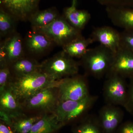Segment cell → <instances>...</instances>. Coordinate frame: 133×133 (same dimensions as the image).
I'll list each match as a JSON object with an SVG mask.
<instances>
[{"label": "cell", "instance_id": "6da1fadb", "mask_svg": "<svg viewBox=\"0 0 133 133\" xmlns=\"http://www.w3.org/2000/svg\"><path fill=\"white\" fill-rule=\"evenodd\" d=\"M59 81H53L39 71L28 75L16 77L14 80L9 85L17 98L22 102L43 89L50 87L57 88Z\"/></svg>", "mask_w": 133, "mask_h": 133}, {"label": "cell", "instance_id": "7a4b0ae2", "mask_svg": "<svg viewBox=\"0 0 133 133\" xmlns=\"http://www.w3.org/2000/svg\"><path fill=\"white\" fill-rule=\"evenodd\" d=\"M115 52L99 44L88 49L81 58L80 63L87 75L100 79L109 72L114 60Z\"/></svg>", "mask_w": 133, "mask_h": 133}, {"label": "cell", "instance_id": "3957f363", "mask_svg": "<svg viewBox=\"0 0 133 133\" xmlns=\"http://www.w3.org/2000/svg\"><path fill=\"white\" fill-rule=\"evenodd\" d=\"M41 64L40 71L55 81L77 75L80 65L63 50Z\"/></svg>", "mask_w": 133, "mask_h": 133}, {"label": "cell", "instance_id": "277c9868", "mask_svg": "<svg viewBox=\"0 0 133 133\" xmlns=\"http://www.w3.org/2000/svg\"><path fill=\"white\" fill-rule=\"evenodd\" d=\"M97 98V96L90 95L80 100L58 101L53 113L64 126L79 120V118L91 109Z\"/></svg>", "mask_w": 133, "mask_h": 133}, {"label": "cell", "instance_id": "5b68a950", "mask_svg": "<svg viewBox=\"0 0 133 133\" xmlns=\"http://www.w3.org/2000/svg\"><path fill=\"white\" fill-rule=\"evenodd\" d=\"M33 29L45 34L55 44L62 48L83 36L82 31L71 26L63 15L47 26Z\"/></svg>", "mask_w": 133, "mask_h": 133}, {"label": "cell", "instance_id": "8992f818", "mask_svg": "<svg viewBox=\"0 0 133 133\" xmlns=\"http://www.w3.org/2000/svg\"><path fill=\"white\" fill-rule=\"evenodd\" d=\"M57 88L58 101L80 100L90 95L85 78L77 74L60 79Z\"/></svg>", "mask_w": 133, "mask_h": 133}, {"label": "cell", "instance_id": "52a82bcc", "mask_svg": "<svg viewBox=\"0 0 133 133\" xmlns=\"http://www.w3.org/2000/svg\"><path fill=\"white\" fill-rule=\"evenodd\" d=\"M103 87V95L108 104L125 105L127 97L124 78L115 74H107Z\"/></svg>", "mask_w": 133, "mask_h": 133}, {"label": "cell", "instance_id": "ba28073f", "mask_svg": "<svg viewBox=\"0 0 133 133\" xmlns=\"http://www.w3.org/2000/svg\"><path fill=\"white\" fill-rule=\"evenodd\" d=\"M24 40L16 31L5 38L0 45V64L9 65L24 56Z\"/></svg>", "mask_w": 133, "mask_h": 133}, {"label": "cell", "instance_id": "9c48e42d", "mask_svg": "<svg viewBox=\"0 0 133 133\" xmlns=\"http://www.w3.org/2000/svg\"><path fill=\"white\" fill-rule=\"evenodd\" d=\"M41 0H1V8L12 15L17 21H26L38 10Z\"/></svg>", "mask_w": 133, "mask_h": 133}, {"label": "cell", "instance_id": "30bf717a", "mask_svg": "<svg viewBox=\"0 0 133 133\" xmlns=\"http://www.w3.org/2000/svg\"><path fill=\"white\" fill-rule=\"evenodd\" d=\"M55 87L43 89L36 93L21 104L28 109H40L53 113L58 102V94L55 92Z\"/></svg>", "mask_w": 133, "mask_h": 133}, {"label": "cell", "instance_id": "8fae6325", "mask_svg": "<svg viewBox=\"0 0 133 133\" xmlns=\"http://www.w3.org/2000/svg\"><path fill=\"white\" fill-rule=\"evenodd\" d=\"M97 118L103 133H116L123 118V113L116 105L108 104L100 110Z\"/></svg>", "mask_w": 133, "mask_h": 133}, {"label": "cell", "instance_id": "7c38bea8", "mask_svg": "<svg viewBox=\"0 0 133 133\" xmlns=\"http://www.w3.org/2000/svg\"><path fill=\"white\" fill-rule=\"evenodd\" d=\"M133 74V52L121 44L115 53L113 63L107 75L115 74L124 78Z\"/></svg>", "mask_w": 133, "mask_h": 133}, {"label": "cell", "instance_id": "4fadbf2b", "mask_svg": "<svg viewBox=\"0 0 133 133\" xmlns=\"http://www.w3.org/2000/svg\"><path fill=\"white\" fill-rule=\"evenodd\" d=\"M24 42V48L36 56L45 54L55 44L45 34L33 29L26 35Z\"/></svg>", "mask_w": 133, "mask_h": 133}, {"label": "cell", "instance_id": "5bb4252c", "mask_svg": "<svg viewBox=\"0 0 133 133\" xmlns=\"http://www.w3.org/2000/svg\"><path fill=\"white\" fill-rule=\"evenodd\" d=\"M90 37L94 42H98L115 53L121 44L120 33L109 26L96 28L92 32Z\"/></svg>", "mask_w": 133, "mask_h": 133}, {"label": "cell", "instance_id": "9a60e30c", "mask_svg": "<svg viewBox=\"0 0 133 133\" xmlns=\"http://www.w3.org/2000/svg\"><path fill=\"white\" fill-rule=\"evenodd\" d=\"M0 109L1 112L7 115L11 119L24 115L22 106L14 94L9 85L0 93Z\"/></svg>", "mask_w": 133, "mask_h": 133}, {"label": "cell", "instance_id": "2e32d148", "mask_svg": "<svg viewBox=\"0 0 133 133\" xmlns=\"http://www.w3.org/2000/svg\"><path fill=\"white\" fill-rule=\"evenodd\" d=\"M106 11L115 26L124 30H133V8L109 6L106 7Z\"/></svg>", "mask_w": 133, "mask_h": 133}, {"label": "cell", "instance_id": "e0dca14e", "mask_svg": "<svg viewBox=\"0 0 133 133\" xmlns=\"http://www.w3.org/2000/svg\"><path fill=\"white\" fill-rule=\"evenodd\" d=\"M77 0H72L70 6L65 8L63 15L74 28L82 31L90 21L91 15L87 10L77 8Z\"/></svg>", "mask_w": 133, "mask_h": 133}, {"label": "cell", "instance_id": "ac0fdd59", "mask_svg": "<svg viewBox=\"0 0 133 133\" xmlns=\"http://www.w3.org/2000/svg\"><path fill=\"white\" fill-rule=\"evenodd\" d=\"M63 127L53 113L45 114L34 124L30 133H55Z\"/></svg>", "mask_w": 133, "mask_h": 133}, {"label": "cell", "instance_id": "d6986e66", "mask_svg": "<svg viewBox=\"0 0 133 133\" xmlns=\"http://www.w3.org/2000/svg\"><path fill=\"white\" fill-rule=\"evenodd\" d=\"M41 64L36 59L23 57L10 65L16 77L31 74L40 71Z\"/></svg>", "mask_w": 133, "mask_h": 133}, {"label": "cell", "instance_id": "ffe728a7", "mask_svg": "<svg viewBox=\"0 0 133 133\" xmlns=\"http://www.w3.org/2000/svg\"><path fill=\"white\" fill-rule=\"evenodd\" d=\"M60 16L56 8L52 7L35 12L29 21L32 29L38 28L50 24Z\"/></svg>", "mask_w": 133, "mask_h": 133}, {"label": "cell", "instance_id": "44dd1931", "mask_svg": "<svg viewBox=\"0 0 133 133\" xmlns=\"http://www.w3.org/2000/svg\"><path fill=\"white\" fill-rule=\"evenodd\" d=\"M93 42L90 37L86 38L82 36L63 47L62 50L73 58H81L88 50V46Z\"/></svg>", "mask_w": 133, "mask_h": 133}, {"label": "cell", "instance_id": "7402d4cb", "mask_svg": "<svg viewBox=\"0 0 133 133\" xmlns=\"http://www.w3.org/2000/svg\"><path fill=\"white\" fill-rule=\"evenodd\" d=\"M72 133H103L97 118L86 116L80 119L72 126Z\"/></svg>", "mask_w": 133, "mask_h": 133}, {"label": "cell", "instance_id": "603a6c76", "mask_svg": "<svg viewBox=\"0 0 133 133\" xmlns=\"http://www.w3.org/2000/svg\"><path fill=\"white\" fill-rule=\"evenodd\" d=\"M17 20L12 15L1 8L0 36L6 38L15 32Z\"/></svg>", "mask_w": 133, "mask_h": 133}, {"label": "cell", "instance_id": "cb8c5ba5", "mask_svg": "<svg viewBox=\"0 0 133 133\" xmlns=\"http://www.w3.org/2000/svg\"><path fill=\"white\" fill-rule=\"evenodd\" d=\"M42 116L28 117L25 115L12 119V127L15 133H30L34 124Z\"/></svg>", "mask_w": 133, "mask_h": 133}, {"label": "cell", "instance_id": "d4e9b609", "mask_svg": "<svg viewBox=\"0 0 133 133\" xmlns=\"http://www.w3.org/2000/svg\"><path fill=\"white\" fill-rule=\"evenodd\" d=\"M11 76L9 65L6 64H0V93L4 90L9 84Z\"/></svg>", "mask_w": 133, "mask_h": 133}, {"label": "cell", "instance_id": "484cf974", "mask_svg": "<svg viewBox=\"0 0 133 133\" xmlns=\"http://www.w3.org/2000/svg\"><path fill=\"white\" fill-rule=\"evenodd\" d=\"M99 4L107 7L130 8L133 6V0H97Z\"/></svg>", "mask_w": 133, "mask_h": 133}, {"label": "cell", "instance_id": "4316f807", "mask_svg": "<svg viewBox=\"0 0 133 133\" xmlns=\"http://www.w3.org/2000/svg\"><path fill=\"white\" fill-rule=\"evenodd\" d=\"M120 33L121 44L133 52V30H124Z\"/></svg>", "mask_w": 133, "mask_h": 133}, {"label": "cell", "instance_id": "83f0119b", "mask_svg": "<svg viewBox=\"0 0 133 133\" xmlns=\"http://www.w3.org/2000/svg\"><path fill=\"white\" fill-rule=\"evenodd\" d=\"M117 133H133V123L126 122L121 124L117 130Z\"/></svg>", "mask_w": 133, "mask_h": 133}, {"label": "cell", "instance_id": "f1b7e54d", "mask_svg": "<svg viewBox=\"0 0 133 133\" xmlns=\"http://www.w3.org/2000/svg\"><path fill=\"white\" fill-rule=\"evenodd\" d=\"M0 133H15L12 126L1 121L0 122Z\"/></svg>", "mask_w": 133, "mask_h": 133}, {"label": "cell", "instance_id": "f546056e", "mask_svg": "<svg viewBox=\"0 0 133 133\" xmlns=\"http://www.w3.org/2000/svg\"><path fill=\"white\" fill-rule=\"evenodd\" d=\"M128 99L126 101V103L124 106L127 105L129 104H131L133 105V85L132 87V88H131V94L129 95V97L127 98V99Z\"/></svg>", "mask_w": 133, "mask_h": 133}, {"label": "cell", "instance_id": "4dcf8cb0", "mask_svg": "<svg viewBox=\"0 0 133 133\" xmlns=\"http://www.w3.org/2000/svg\"><path fill=\"white\" fill-rule=\"evenodd\" d=\"M0 1H1V0H0Z\"/></svg>", "mask_w": 133, "mask_h": 133}]
</instances>
